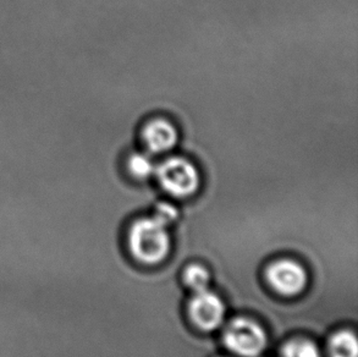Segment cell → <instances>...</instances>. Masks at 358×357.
I'll return each instance as SVG.
<instances>
[{"label":"cell","instance_id":"8","mask_svg":"<svg viewBox=\"0 0 358 357\" xmlns=\"http://www.w3.org/2000/svg\"><path fill=\"white\" fill-rule=\"evenodd\" d=\"M329 351L331 357H358L356 335L350 330L334 334L330 339Z\"/></svg>","mask_w":358,"mask_h":357},{"label":"cell","instance_id":"11","mask_svg":"<svg viewBox=\"0 0 358 357\" xmlns=\"http://www.w3.org/2000/svg\"><path fill=\"white\" fill-rule=\"evenodd\" d=\"M155 217L165 224L166 227H169L171 223H174L178 218V211L176 208L173 207L169 203H162L157 209H155Z\"/></svg>","mask_w":358,"mask_h":357},{"label":"cell","instance_id":"6","mask_svg":"<svg viewBox=\"0 0 358 357\" xmlns=\"http://www.w3.org/2000/svg\"><path fill=\"white\" fill-rule=\"evenodd\" d=\"M268 279L278 293L292 296L300 294L305 290L308 275L305 268L297 262L281 260L269 267Z\"/></svg>","mask_w":358,"mask_h":357},{"label":"cell","instance_id":"1","mask_svg":"<svg viewBox=\"0 0 358 357\" xmlns=\"http://www.w3.org/2000/svg\"><path fill=\"white\" fill-rule=\"evenodd\" d=\"M131 251L145 265H157L169 255L171 240L168 227L153 216L142 218L130 230Z\"/></svg>","mask_w":358,"mask_h":357},{"label":"cell","instance_id":"9","mask_svg":"<svg viewBox=\"0 0 358 357\" xmlns=\"http://www.w3.org/2000/svg\"><path fill=\"white\" fill-rule=\"evenodd\" d=\"M281 357H322V354L317 345L310 340L296 339L286 344Z\"/></svg>","mask_w":358,"mask_h":357},{"label":"cell","instance_id":"3","mask_svg":"<svg viewBox=\"0 0 358 357\" xmlns=\"http://www.w3.org/2000/svg\"><path fill=\"white\" fill-rule=\"evenodd\" d=\"M224 342L234 354L242 357H257L266 349V334L251 319L236 318L224 330Z\"/></svg>","mask_w":358,"mask_h":357},{"label":"cell","instance_id":"7","mask_svg":"<svg viewBox=\"0 0 358 357\" xmlns=\"http://www.w3.org/2000/svg\"><path fill=\"white\" fill-rule=\"evenodd\" d=\"M126 173L137 181H145L155 174V164L148 153L132 152L125 158Z\"/></svg>","mask_w":358,"mask_h":357},{"label":"cell","instance_id":"2","mask_svg":"<svg viewBox=\"0 0 358 357\" xmlns=\"http://www.w3.org/2000/svg\"><path fill=\"white\" fill-rule=\"evenodd\" d=\"M160 188L170 196L187 198L194 196L201 188V173L194 162L185 157H169L155 170Z\"/></svg>","mask_w":358,"mask_h":357},{"label":"cell","instance_id":"5","mask_svg":"<svg viewBox=\"0 0 358 357\" xmlns=\"http://www.w3.org/2000/svg\"><path fill=\"white\" fill-rule=\"evenodd\" d=\"M189 314L194 324L203 330H214L223 323L225 306L218 295L206 289L194 293L189 302Z\"/></svg>","mask_w":358,"mask_h":357},{"label":"cell","instance_id":"10","mask_svg":"<svg viewBox=\"0 0 358 357\" xmlns=\"http://www.w3.org/2000/svg\"><path fill=\"white\" fill-rule=\"evenodd\" d=\"M184 278L187 286L194 290V293L208 289L210 280L208 270L199 265H192L185 270Z\"/></svg>","mask_w":358,"mask_h":357},{"label":"cell","instance_id":"4","mask_svg":"<svg viewBox=\"0 0 358 357\" xmlns=\"http://www.w3.org/2000/svg\"><path fill=\"white\" fill-rule=\"evenodd\" d=\"M179 130L169 118L153 116L145 121L140 141L148 155H162L174 150L179 142Z\"/></svg>","mask_w":358,"mask_h":357}]
</instances>
